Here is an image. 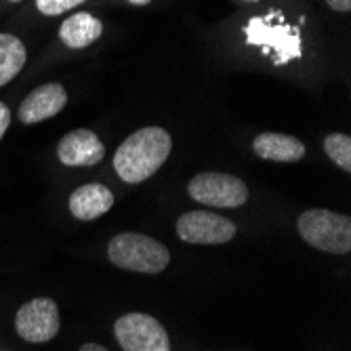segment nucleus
I'll return each mask as SVG.
<instances>
[{"label":"nucleus","mask_w":351,"mask_h":351,"mask_svg":"<svg viewBox=\"0 0 351 351\" xmlns=\"http://www.w3.org/2000/svg\"><path fill=\"white\" fill-rule=\"evenodd\" d=\"M171 135L160 126H145L126 137L114 154V169L126 183H141L154 177L169 160Z\"/></svg>","instance_id":"obj_1"},{"label":"nucleus","mask_w":351,"mask_h":351,"mask_svg":"<svg viewBox=\"0 0 351 351\" xmlns=\"http://www.w3.org/2000/svg\"><path fill=\"white\" fill-rule=\"evenodd\" d=\"M108 257L116 267L137 274H160L171 263V252L162 242L135 232L112 238Z\"/></svg>","instance_id":"obj_2"},{"label":"nucleus","mask_w":351,"mask_h":351,"mask_svg":"<svg viewBox=\"0 0 351 351\" xmlns=\"http://www.w3.org/2000/svg\"><path fill=\"white\" fill-rule=\"evenodd\" d=\"M301 238L322 252L347 254L351 250V219L326 208H311L299 217Z\"/></svg>","instance_id":"obj_3"},{"label":"nucleus","mask_w":351,"mask_h":351,"mask_svg":"<svg viewBox=\"0 0 351 351\" xmlns=\"http://www.w3.org/2000/svg\"><path fill=\"white\" fill-rule=\"evenodd\" d=\"M246 32V45L261 47L263 53H276V66H284L291 59L301 57L299 29L289 25L280 13H269L267 17H252Z\"/></svg>","instance_id":"obj_4"},{"label":"nucleus","mask_w":351,"mask_h":351,"mask_svg":"<svg viewBox=\"0 0 351 351\" xmlns=\"http://www.w3.org/2000/svg\"><path fill=\"white\" fill-rule=\"evenodd\" d=\"M187 194L204 206L238 208L248 200V187L242 179L226 173H198L187 185Z\"/></svg>","instance_id":"obj_5"},{"label":"nucleus","mask_w":351,"mask_h":351,"mask_svg":"<svg viewBox=\"0 0 351 351\" xmlns=\"http://www.w3.org/2000/svg\"><path fill=\"white\" fill-rule=\"evenodd\" d=\"M116 339L124 351H171L165 326L147 313H126L114 326Z\"/></svg>","instance_id":"obj_6"},{"label":"nucleus","mask_w":351,"mask_h":351,"mask_svg":"<svg viewBox=\"0 0 351 351\" xmlns=\"http://www.w3.org/2000/svg\"><path fill=\"white\" fill-rule=\"evenodd\" d=\"M15 330L27 343H47L59 332V309L49 297L23 303L15 315Z\"/></svg>","instance_id":"obj_7"},{"label":"nucleus","mask_w":351,"mask_h":351,"mask_svg":"<svg viewBox=\"0 0 351 351\" xmlns=\"http://www.w3.org/2000/svg\"><path fill=\"white\" fill-rule=\"evenodd\" d=\"M177 236L187 244H226L236 236V223L208 210H191L179 217Z\"/></svg>","instance_id":"obj_8"},{"label":"nucleus","mask_w":351,"mask_h":351,"mask_svg":"<svg viewBox=\"0 0 351 351\" xmlns=\"http://www.w3.org/2000/svg\"><path fill=\"white\" fill-rule=\"evenodd\" d=\"M68 104V93L59 82H47L32 90L21 101L17 116L23 124H36L57 116Z\"/></svg>","instance_id":"obj_9"},{"label":"nucleus","mask_w":351,"mask_h":351,"mask_svg":"<svg viewBox=\"0 0 351 351\" xmlns=\"http://www.w3.org/2000/svg\"><path fill=\"white\" fill-rule=\"evenodd\" d=\"M57 156L66 167H93L104 160L106 147L93 131L78 129L59 141Z\"/></svg>","instance_id":"obj_10"},{"label":"nucleus","mask_w":351,"mask_h":351,"mask_svg":"<svg viewBox=\"0 0 351 351\" xmlns=\"http://www.w3.org/2000/svg\"><path fill=\"white\" fill-rule=\"evenodd\" d=\"M114 206V194L101 183H86L70 196V213L80 221H93Z\"/></svg>","instance_id":"obj_11"},{"label":"nucleus","mask_w":351,"mask_h":351,"mask_svg":"<svg viewBox=\"0 0 351 351\" xmlns=\"http://www.w3.org/2000/svg\"><path fill=\"white\" fill-rule=\"evenodd\" d=\"M252 149L259 158L271 162H297L305 156V145L297 137L282 133H261L254 137Z\"/></svg>","instance_id":"obj_12"},{"label":"nucleus","mask_w":351,"mask_h":351,"mask_svg":"<svg viewBox=\"0 0 351 351\" xmlns=\"http://www.w3.org/2000/svg\"><path fill=\"white\" fill-rule=\"evenodd\" d=\"M104 34V23L90 13H74L59 27L61 43L70 49H86Z\"/></svg>","instance_id":"obj_13"},{"label":"nucleus","mask_w":351,"mask_h":351,"mask_svg":"<svg viewBox=\"0 0 351 351\" xmlns=\"http://www.w3.org/2000/svg\"><path fill=\"white\" fill-rule=\"evenodd\" d=\"M25 47L13 34H0V86L9 84L25 66Z\"/></svg>","instance_id":"obj_14"},{"label":"nucleus","mask_w":351,"mask_h":351,"mask_svg":"<svg viewBox=\"0 0 351 351\" xmlns=\"http://www.w3.org/2000/svg\"><path fill=\"white\" fill-rule=\"evenodd\" d=\"M324 152L330 160L341 167L345 173L351 171V139L349 135H343V133H330L326 139H324Z\"/></svg>","instance_id":"obj_15"},{"label":"nucleus","mask_w":351,"mask_h":351,"mask_svg":"<svg viewBox=\"0 0 351 351\" xmlns=\"http://www.w3.org/2000/svg\"><path fill=\"white\" fill-rule=\"evenodd\" d=\"M82 3H86V0H36V9L43 15L55 17V15H61L70 9H76Z\"/></svg>","instance_id":"obj_16"},{"label":"nucleus","mask_w":351,"mask_h":351,"mask_svg":"<svg viewBox=\"0 0 351 351\" xmlns=\"http://www.w3.org/2000/svg\"><path fill=\"white\" fill-rule=\"evenodd\" d=\"M9 124H11V110L7 104L0 101V139H3V135L7 133Z\"/></svg>","instance_id":"obj_17"},{"label":"nucleus","mask_w":351,"mask_h":351,"mask_svg":"<svg viewBox=\"0 0 351 351\" xmlns=\"http://www.w3.org/2000/svg\"><path fill=\"white\" fill-rule=\"evenodd\" d=\"M328 7L332 11H341V13H347L351 9V0H326Z\"/></svg>","instance_id":"obj_18"},{"label":"nucleus","mask_w":351,"mask_h":351,"mask_svg":"<svg viewBox=\"0 0 351 351\" xmlns=\"http://www.w3.org/2000/svg\"><path fill=\"white\" fill-rule=\"evenodd\" d=\"M80 351H108L104 345H97V343H86L80 347Z\"/></svg>","instance_id":"obj_19"},{"label":"nucleus","mask_w":351,"mask_h":351,"mask_svg":"<svg viewBox=\"0 0 351 351\" xmlns=\"http://www.w3.org/2000/svg\"><path fill=\"white\" fill-rule=\"evenodd\" d=\"M131 5H137V7H145V5H149L152 0H129Z\"/></svg>","instance_id":"obj_20"},{"label":"nucleus","mask_w":351,"mask_h":351,"mask_svg":"<svg viewBox=\"0 0 351 351\" xmlns=\"http://www.w3.org/2000/svg\"><path fill=\"white\" fill-rule=\"evenodd\" d=\"M11 3H19V0H11Z\"/></svg>","instance_id":"obj_21"},{"label":"nucleus","mask_w":351,"mask_h":351,"mask_svg":"<svg viewBox=\"0 0 351 351\" xmlns=\"http://www.w3.org/2000/svg\"><path fill=\"white\" fill-rule=\"evenodd\" d=\"M252 3H257V0H252Z\"/></svg>","instance_id":"obj_22"}]
</instances>
